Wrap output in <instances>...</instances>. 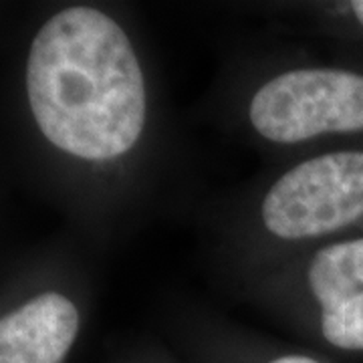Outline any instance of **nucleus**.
Segmentation results:
<instances>
[{"label":"nucleus","mask_w":363,"mask_h":363,"mask_svg":"<svg viewBox=\"0 0 363 363\" xmlns=\"http://www.w3.org/2000/svg\"><path fill=\"white\" fill-rule=\"evenodd\" d=\"M40 133L69 156L109 162L142 138L147 91L125 30L99 9L69 6L40 25L26 57Z\"/></svg>","instance_id":"obj_1"},{"label":"nucleus","mask_w":363,"mask_h":363,"mask_svg":"<svg viewBox=\"0 0 363 363\" xmlns=\"http://www.w3.org/2000/svg\"><path fill=\"white\" fill-rule=\"evenodd\" d=\"M250 125L272 143L363 130V75L343 69H293L269 79L248 105Z\"/></svg>","instance_id":"obj_2"},{"label":"nucleus","mask_w":363,"mask_h":363,"mask_svg":"<svg viewBox=\"0 0 363 363\" xmlns=\"http://www.w3.org/2000/svg\"><path fill=\"white\" fill-rule=\"evenodd\" d=\"M363 216V152L309 157L271 186L260 218L283 240L337 233Z\"/></svg>","instance_id":"obj_3"},{"label":"nucleus","mask_w":363,"mask_h":363,"mask_svg":"<svg viewBox=\"0 0 363 363\" xmlns=\"http://www.w3.org/2000/svg\"><path fill=\"white\" fill-rule=\"evenodd\" d=\"M307 279L321 307L325 341L337 350L363 351V238L321 248Z\"/></svg>","instance_id":"obj_4"},{"label":"nucleus","mask_w":363,"mask_h":363,"mask_svg":"<svg viewBox=\"0 0 363 363\" xmlns=\"http://www.w3.org/2000/svg\"><path fill=\"white\" fill-rule=\"evenodd\" d=\"M79 333V311L65 295L49 291L0 321V363H61Z\"/></svg>","instance_id":"obj_5"},{"label":"nucleus","mask_w":363,"mask_h":363,"mask_svg":"<svg viewBox=\"0 0 363 363\" xmlns=\"http://www.w3.org/2000/svg\"><path fill=\"white\" fill-rule=\"evenodd\" d=\"M267 363H323L315 357L309 355H298V353H289V355H279V357H272Z\"/></svg>","instance_id":"obj_6"},{"label":"nucleus","mask_w":363,"mask_h":363,"mask_svg":"<svg viewBox=\"0 0 363 363\" xmlns=\"http://www.w3.org/2000/svg\"><path fill=\"white\" fill-rule=\"evenodd\" d=\"M350 6L351 11L355 13V16H357V21L363 25V0H355V2H351Z\"/></svg>","instance_id":"obj_7"}]
</instances>
